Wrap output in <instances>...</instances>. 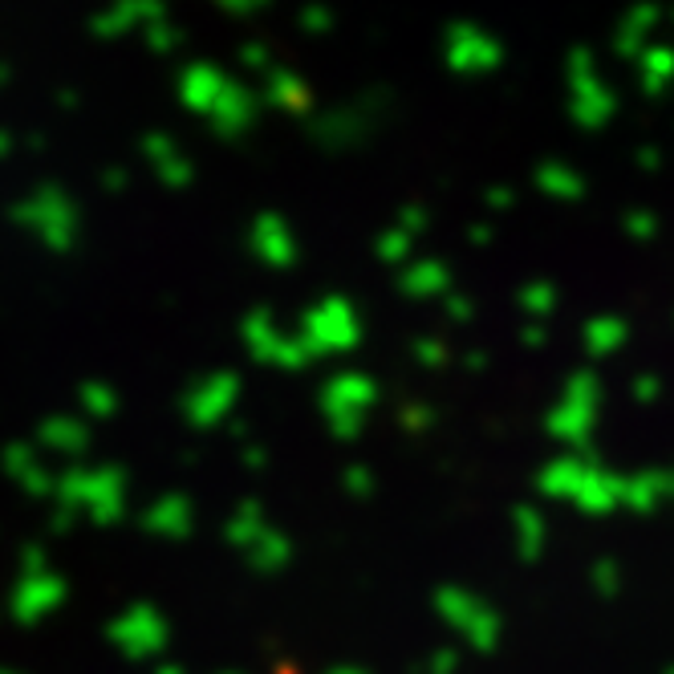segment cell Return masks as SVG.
Listing matches in <instances>:
<instances>
[{"label": "cell", "instance_id": "obj_1", "mask_svg": "<svg viewBox=\"0 0 674 674\" xmlns=\"http://www.w3.org/2000/svg\"><path fill=\"white\" fill-rule=\"evenodd\" d=\"M622 488H626V475L610 472L605 463L586 460V456H560L541 472V492L553 500H565L586 517L622 512Z\"/></svg>", "mask_w": 674, "mask_h": 674}, {"label": "cell", "instance_id": "obj_2", "mask_svg": "<svg viewBox=\"0 0 674 674\" xmlns=\"http://www.w3.org/2000/svg\"><path fill=\"white\" fill-rule=\"evenodd\" d=\"M602 399L605 387L598 374H574L560 390V402L553 406V415H548V435L569 447H586L593 439V430H598V418H602Z\"/></svg>", "mask_w": 674, "mask_h": 674}, {"label": "cell", "instance_id": "obj_3", "mask_svg": "<svg viewBox=\"0 0 674 674\" xmlns=\"http://www.w3.org/2000/svg\"><path fill=\"white\" fill-rule=\"evenodd\" d=\"M569 115L581 130H605L617 115V94L602 78V66L589 49L569 54Z\"/></svg>", "mask_w": 674, "mask_h": 674}, {"label": "cell", "instance_id": "obj_4", "mask_svg": "<svg viewBox=\"0 0 674 674\" xmlns=\"http://www.w3.org/2000/svg\"><path fill=\"white\" fill-rule=\"evenodd\" d=\"M674 500V475L666 468H646V472L626 475V488H622V512L634 517H654L666 504Z\"/></svg>", "mask_w": 674, "mask_h": 674}, {"label": "cell", "instance_id": "obj_5", "mask_svg": "<svg viewBox=\"0 0 674 674\" xmlns=\"http://www.w3.org/2000/svg\"><path fill=\"white\" fill-rule=\"evenodd\" d=\"M659 25H662V9H650V4H646V9H630V13L614 25V33H610V49H614L622 61H630L634 66L650 45L659 42V37H654Z\"/></svg>", "mask_w": 674, "mask_h": 674}, {"label": "cell", "instance_id": "obj_6", "mask_svg": "<svg viewBox=\"0 0 674 674\" xmlns=\"http://www.w3.org/2000/svg\"><path fill=\"white\" fill-rule=\"evenodd\" d=\"M581 345L593 362H605L630 345V321L617 314H598L581 326Z\"/></svg>", "mask_w": 674, "mask_h": 674}, {"label": "cell", "instance_id": "obj_7", "mask_svg": "<svg viewBox=\"0 0 674 674\" xmlns=\"http://www.w3.org/2000/svg\"><path fill=\"white\" fill-rule=\"evenodd\" d=\"M634 78L646 98H666L674 90V45L654 42L642 58L634 61Z\"/></svg>", "mask_w": 674, "mask_h": 674}, {"label": "cell", "instance_id": "obj_8", "mask_svg": "<svg viewBox=\"0 0 674 674\" xmlns=\"http://www.w3.org/2000/svg\"><path fill=\"white\" fill-rule=\"evenodd\" d=\"M536 184H541V191L545 196H553V200H565L574 203L586 196V175L574 172L569 163H545L541 172H536Z\"/></svg>", "mask_w": 674, "mask_h": 674}, {"label": "cell", "instance_id": "obj_9", "mask_svg": "<svg viewBox=\"0 0 674 674\" xmlns=\"http://www.w3.org/2000/svg\"><path fill=\"white\" fill-rule=\"evenodd\" d=\"M622 232H626L630 240H638V245H650V240H659L662 220L650 212V208H630V212L622 215Z\"/></svg>", "mask_w": 674, "mask_h": 674}, {"label": "cell", "instance_id": "obj_10", "mask_svg": "<svg viewBox=\"0 0 674 674\" xmlns=\"http://www.w3.org/2000/svg\"><path fill=\"white\" fill-rule=\"evenodd\" d=\"M517 536H520V548H524V557H536V553L545 548V536H548L545 520L536 517L532 508H520V512H517Z\"/></svg>", "mask_w": 674, "mask_h": 674}, {"label": "cell", "instance_id": "obj_11", "mask_svg": "<svg viewBox=\"0 0 674 674\" xmlns=\"http://www.w3.org/2000/svg\"><path fill=\"white\" fill-rule=\"evenodd\" d=\"M662 390H666V382H662L654 370L634 374V378H630V399L638 402V406H654V402L662 399Z\"/></svg>", "mask_w": 674, "mask_h": 674}, {"label": "cell", "instance_id": "obj_12", "mask_svg": "<svg viewBox=\"0 0 674 674\" xmlns=\"http://www.w3.org/2000/svg\"><path fill=\"white\" fill-rule=\"evenodd\" d=\"M593 589L602 593V598H614L617 589H622V565H617L614 557H602V560H593Z\"/></svg>", "mask_w": 674, "mask_h": 674}, {"label": "cell", "instance_id": "obj_13", "mask_svg": "<svg viewBox=\"0 0 674 674\" xmlns=\"http://www.w3.org/2000/svg\"><path fill=\"white\" fill-rule=\"evenodd\" d=\"M524 309L529 314H548L553 305H557V293H553V285H532V288H524Z\"/></svg>", "mask_w": 674, "mask_h": 674}, {"label": "cell", "instance_id": "obj_14", "mask_svg": "<svg viewBox=\"0 0 674 674\" xmlns=\"http://www.w3.org/2000/svg\"><path fill=\"white\" fill-rule=\"evenodd\" d=\"M634 163H638V172H659V167H662V151L654 143L638 146V151H634Z\"/></svg>", "mask_w": 674, "mask_h": 674}, {"label": "cell", "instance_id": "obj_15", "mask_svg": "<svg viewBox=\"0 0 674 674\" xmlns=\"http://www.w3.org/2000/svg\"><path fill=\"white\" fill-rule=\"evenodd\" d=\"M662 674H674V662H666V666H662Z\"/></svg>", "mask_w": 674, "mask_h": 674}, {"label": "cell", "instance_id": "obj_16", "mask_svg": "<svg viewBox=\"0 0 674 674\" xmlns=\"http://www.w3.org/2000/svg\"><path fill=\"white\" fill-rule=\"evenodd\" d=\"M671 21H674V13H671Z\"/></svg>", "mask_w": 674, "mask_h": 674}, {"label": "cell", "instance_id": "obj_17", "mask_svg": "<svg viewBox=\"0 0 674 674\" xmlns=\"http://www.w3.org/2000/svg\"><path fill=\"white\" fill-rule=\"evenodd\" d=\"M671 475H674V468H671Z\"/></svg>", "mask_w": 674, "mask_h": 674}]
</instances>
